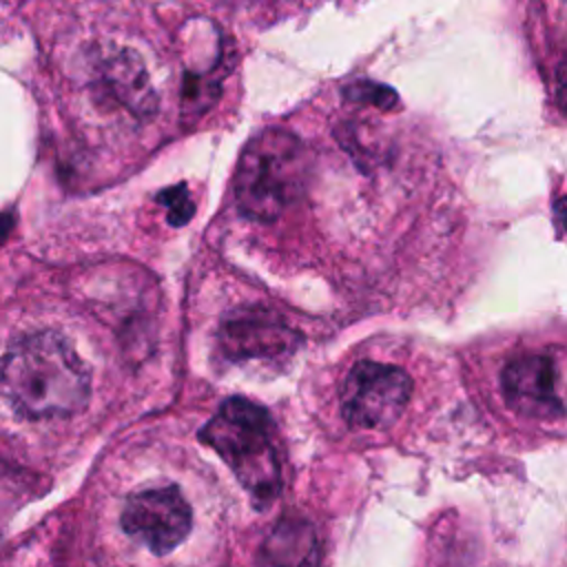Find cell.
Segmentation results:
<instances>
[{
  "label": "cell",
  "mask_w": 567,
  "mask_h": 567,
  "mask_svg": "<svg viewBox=\"0 0 567 567\" xmlns=\"http://www.w3.org/2000/svg\"><path fill=\"white\" fill-rule=\"evenodd\" d=\"M2 390L18 414L58 419L86 405L91 383L73 346L53 330H38L9 343L2 363Z\"/></svg>",
  "instance_id": "6da1fadb"
},
{
  "label": "cell",
  "mask_w": 567,
  "mask_h": 567,
  "mask_svg": "<svg viewBox=\"0 0 567 567\" xmlns=\"http://www.w3.org/2000/svg\"><path fill=\"white\" fill-rule=\"evenodd\" d=\"M120 520L131 538L164 556L188 536L193 512L175 485H164L131 494Z\"/></svg>",
  "instance_id": "5b68a950"
},
{
  "label": "cell",
  "mask_w": 567,
  "mask_h": 567,
  "mask_svg": "<svg viewBox=\"0 0 567 567\" xmlns=\"http://www.w3.org/2000/svg\"><path fill=\"white\" fill-rule=\"evenodd\" d=\"M217 95H219V82L213 80V75H199L193 71L184 75V89H182L184 111H190L195 117H199L210 104H215Z\"/></svg>",
  "instance_id": "30bf717a"
},
{
  "label": "cell",
  "mask_w": 567,
  "mask_h": 567,
  "mask_svg": "<svg viewBox=\"0 0 567 567\" xmlns=\"http://www.w3.org/2000/svg\"><path fill=\"white\" fill-rule=\"evenodd\" d=\"M556 100L560 104V109L567 113V58L560 62L558 66V75H556Z\"/></svg>",
  "instance_id": "7c38bea8"
},
{
  "label": "cell",
  "mask_w": 567,
  "mask_h": 567,
  "mask_svg": "<svg viewBox=\"0 0 567 567\" xmlns=\"http://www.w3.org/2000/svg\"><path fill=\"white\" fill-rule=\"evenodd\" d=\"M501 388L509 408L523 416L551 419L563 414L556 368L545 354H520L512 359L503 368Z\"/></svg>",
  "instance_id": "52a82bcc"
},
{
  "label": "cell",
  "mask_w": 567,
  "mask_h": 567,
  "mask_svg": "<svg viewBox=\"0 0 567 567\" xmlns=\"http://www.w3.org/2000/svg\"><path fill=\"white\" fill-rule=\"evenodd\" d=\"M157 202L166 206L168 221L173 226H184L193 217V213H195V204L190 199V193H188L186 184H175V186L164 188L157 195Z\"/></svg>",
  "instance_id": "8fae6325"
},
{
  "label": "cell",
  "mask_w": 567,
  "mask_h": 567,
  "mask_svg": "<svg viewBox=\"0 0 567 567\" xmlns=\"http://www.w3.org/2000/svg\"><path fill=\"white\" fill-rule=\"evenodd\" d=\"M341 97L352 104H370V106H379L383 111L396 109V104H399V93L392 86L379 84L372 80H354V82L346 84L341 89Z\"/></svg>",
  "instance_id": "9c48e42d"
},
{
  "label": "cell",
  "mask_w": 567,
  "mask_h": 567,
  "mask_svg": "<svg viewBox=\"0 0 567 567\" xmlns=\"http://www.w3.org/2000/svg\"><path fill=\"white\" fill-rule=\"evenodd\" d=\"M299 343V334L270 308H241L219 328V346L228 359H284Z\"/></svg>",
  "instance_id": "8992f818"
},
{
  "label": "cell",
  "mask_w": 567,
  "mask_h": 567,
  "mask_svg": "<svg viewBox=\"0 0 567 567\" xmlns=\"http://www.w3.org/2000/svg\"><path fill=\"white\" fill-rule=\"evenodd\" d=\"M199 439L230 465L257 507L268 505L279 494L281 465L275 425L261 405L241 396L226 399L202 427Z\"/></svg>",
  "instance_id": "3957f363"
},
{
  "label": "cell",
  "mask_w": 567,
  "mask_h": 567,
  "mask_svg": "<svg viewBox=\"0 0 567 567\" xmlns=\"http://www.w3.org/2000/svg\"><path fill=\"white\" fill-rule=\"evenodd\" d=\"M97 86L135 117H148L157 109V95L135 51L120 49L106 55L97 69Z\"/></svg>",
  "instance_id": "ba28073f"
},
{
  "label": "cell",
  "mask_w": 567,
  "mask_h": 567,
  "mask_svg": "<svg viewBox=\"0 0 567 567\" xmlns=\"http://www.w3.org/2000/svg\"><path fill=\"white\" fill-rule=\"evenodd\" d=\"M412 394V379L396 365L359 361L341 385V414L352 427L385 430L399 421Z\"/></svg>",
  "instance_id": "277c9868"
},
{
  "label": "cell",
  "mask_w": 567,
  "mask_h": 567,
  "mask_svg": "<svg viewBox=\"0 0 567 567\" xmlns=\"http://www.w3.org/2000/svg\"><path fill=\"white\" fill-rule=\"evenodd\" d=\"M310 159L303 142L281 128L268 126L252 135L237 162L233 193L239 213L255 221L277 219L306 188Z\"/></svg>",
  "instance_id": "7a4b0ae2"
},
{
  "label": "cell",
  "mask_w": 567,
  "mask_h": 567,
  "mask_svg": "<svg viewBox=\"0 0 567 567\" xmlns=\"http://www.w3.org/2000/svg\"><path fill=\"white\" fill-rule=\"evenodd\" d=\"M554 210H556V219H558V224H560V226H563V230L567 233V197H560V199L556 202Z\"/></svg>",
  "instance_id": "4fadbf2b"
}]
</instances>
